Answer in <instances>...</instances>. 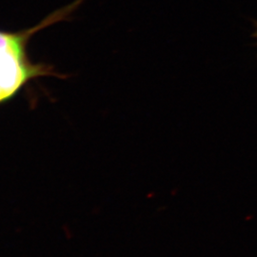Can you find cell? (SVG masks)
I'll return each mask as SVG.
<instances>
[{
  "instance_id": "7a4b0ae2",
  "label": "cell",
  "mask_w": 257,
  "mask_h": 257,
  "mask_svg": "<svg viewBox=\"0 0 257 257\" xmlns=\"http://www.w3.org/2000/svg\"><path fill=\"white\" fill-rule=\"evenodd\" d=\"M254 27H255V31L252 33V36L251 37H253L255 40H256V46H257V21L254 22Z\"/></svg>"
},
{
  "instance_id": "6da1fadb",
  "label": "cell",
  "mask_w": 257,
  "mask_h": 257,
  "mask_svg": "<svg viewBox=\"0 0 257 257\" xmlns=\"http://www.w3.org/2000/svg\"><path fill=\"white\" fill-rule=\"evenodd\" d=\"M74 6L59 11L39 25L19 33L0 31V104L9 101L33 79L49 75L51 69L45 65L34 64L27 55L30 37L41 29L64 19Z\"/></svg>"
}]
</instances>
